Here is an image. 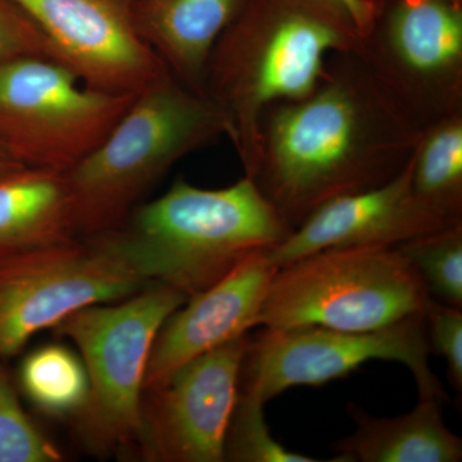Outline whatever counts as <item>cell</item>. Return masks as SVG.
I'll list each match as a JSON object with an SVG mask.
<instances>
[{
  "label": "cell",
  "mask_w": 462,
  "mask_h": 462,
  "mask_svg": "<svg viewBox=\"0 0 462 462\" xmlns=\"http://www.w3.org/2000/svg\"><path fill=\"white\" fill-rule=\"evenodd\" d=\"M291 229L245 176L220 189L184 179L160 199L96 238L145 282H161L189 300L249 254L270 251Z\"/></svg>",
  "instance_id": "3957f363"
},
{
  "label": "cell",
  "mask_w": 462,
  "mask_h": 462,
  "mask_svg": "<svg viewBox=\"0 0 462 462\" xmlns=\"http://www.w3.org/2000/svg\"><path fill=\"white\" fill-rule=\"evenodd\" d=\"M23 57L54 58L38 26L16 5L0 0V66Z\"/></svg>",
  "instance_id": "cb8c5ba5"
},
{
  "label": "cell",
  "mask_w": 462,
  "mask_h": 462,
  "mask_svg": "<svg viewBox=\"0 0 462 462\" xmlns=\"http://www.w3.org/2000/svg\"><path fill=\"white\" fill-rule=\"evenodd\" d=\"M354 51L422 129L462 112V3L383 0Z\"/></svg>",
  "instance_id": "30bf717a"
},
{
  "label": "cell",
  "mask_w": 462,
  "mask_h": 462,
  "mask_svg": "<svg viewBox=\"0 0 462 462\" xmlns=\"http://www.w3.org/2000/svg\"><path fill=\"white\" fill-rule=\"evenodd\" d=\"M227 135L221 109L169 71L139 91L111 132L65 171L78 236L120 226L136 200L182 157Z\"/></svg>",
  "instance_id": "277c9868"
},
{
  "label": "cell",
  "mask_w": 462,
  "mask_h": 462,
  "mask_svg": "<svg viewBox=\"0 0 462 462\" xmlns=\"http://www.w3.org/2000/svg\"><path fill=\"white\" fill-rule=\"evenodd\" d=\"M351 14L360 35L369 32L382 7V0H339Z\"/></svg>",
  "instance_id": "d4e9b609"
},
{
  "label": "cell",
  "mask_w": 462,
  "mask_h": 462,
  "mask_svg": "<svg viewBox=\"0 0 462 462\" xmlns=\"http://www.w3.org/2000/svg\"><path fill=\"white\" fill-rule=\"evenodd\" d=\"M462 224V223H460ZM413 193L411 158L393 179L372 189L324 203L305 218L269 256L278 269L329 248L397 247L452 226Z\"/></svg>",
  "instance_id": "4fadbf2b"
},
{
  "label": "cell",
  "mask_w": 462,
  "mask_h": 462,
  "mask_svg": "<svg viewBox=\"0 0 462 462\" xmlns=\"http://www.w3.org/2000/svg\"><path fill=\"white\" fill-rule=\"evenodd\" d=\"M424 312L369 331L321 327L263 328L249 337L239 392L266 403L294 387H320L373 360L396 361L411 372L419 397L446 401L430 366Z\"/></svg>",
  "instance_id": "ba28073f"
},
{
  "label": "cell",
  "mask_w": 462,
  "mask_h": 462,
  "mask_svg": "<svg viewBox=\"0 0 462 462\" xmlns=\"http://www.w3.org/2000/svg\"><path fill=\"white\" fill-rule=\"evenodd\" d=\"M248 334L199 356L144 391L132 451L151 462H223Z\"/></svg>",
  "instance_id": "8fae6325"
},
{
  "label": "cell",
  "mask_w": 462,
  "mask_h": 462,
  "mask_svg": "<svg viewBox=\"0 0 462 462\" xmlns=\"http://www.w3.org/2000/svg\"><path fill=\"white\" fill-rule=\"evenodd\" d=\"M442 400L419 397L415 409L396 418H376L348 403L356 424L334 445L342 462H460L462 440L443 420Z\"/></svg>",
  "instance_id": "2e32d148"
},
{
  "label": "cell",
  "mask_w": 462,
  "mask_h": 462,
  "mask_svg": "<svg viewBox=\"0 0 462 462\" xmlns=\"http://www.w3.org/2000/svg\"><path fill=\"white\" fill-rule=\"evenodd\" d=\"M180 291L149 282L133 296L84 307L53 329L81 354L89 396L78 430L94 452L132 448L141 430L149 356L161 328L187 302Z\"/></svg>",
  "instance_id": "8992f818"
},
{
  "label": "cell",
  "mask_w": 462,
  "mask_h": 462,
  "mask_svg": "<svg viewBox=\"0 0 462 462\" xmlns=\"http://www.w3.org/2000/svg\"><path fill=\"white\" fill-rule=\"evenodd\" d=\"M38 26L54 58L81 80L136 94L167 72L142 41L123 0H9Z\"/></svg>",
  "instance_id": "7c38bea8"
},
{
  "label": "cell",
  "mask_w": 462,
  "mask_h": 462,
  "mask_svg": "<svg viewBox=\"0 0 462 462\" xmlns=\"http://www.w3.org/2000/svg\"><path fill=\"white\" fill-rule=\"evenodd\" d=\"M454 2L462 3V0H454Z\"/></svg>",
  "instance_id": "4316f807"
},
{
  "label": "cell",
  "mask_w": 462,
  "mask_h": 462,
  "mask_svg": "<svg viewBox=\"0 0 462 462\" xmlns=\"http://www.w3.org/2000/svg\"><path fill=\"white\" fill-rule=\"evenodd\" d=\"M23 167L26 166L21 163L20 161H17L16 158L0 145V178L16 171V170L23 169Z\"/></svg>",
  "instance_id": "484cf974"
},
{
  "label": "cell",
  "mask_w": 462,
  "mask_h": 462,
  "mask_svg": "<svg viewBox=\"0 0 462 462\" xmlns=\"http://www.w3.org/2000/svg\"><path fill=\"white\" fill-rule=\"evenodd\" d=\"M413 193L452 224L462 223V112L422 130L411 157Z\"/></svg>",
  "instance_id": "ac0fdd59"
},
{
  "label": "cell",
  "mask_w": 462,
  "mask_h": 462,
  "mask_svg": "<svg viewBox=\"0 0 462 462\" xmlns=\"http://www.w3.org/2000/svg\"><path fill=\"white\" fill-rule=\"evenodd\" d=\"M421 276L428 293L445 305L462 307V224L397 245Z\"/></svg>",
  "instance_id": "ffe728a7"
},
{
  "label": "cell",
  "mask_w": 462,
  "mask_h": 462,
  "mask_svg": "<svg viewBox=\"0 0 462 462\" xmlns=\"http://www.w3.org/2000/svg\"><path fill=\"white\" fill-rule=\"evenodd\" d=\"M360 38L339 0H245L212 50L203 87L225 116L245 175L264 114L310 96L331 54L355 51Z\"/></svg>",
  "instance_id": "7a4b0ae2"
},
{
  "label": "cell",
  "mask_w": 462,
  "mask_h": 462,
  "mask_svg": "<svg viewBox=\"0 0 462 462\" xmlns=\"http://www.w3.org/2000/svg\"><path fill=\"white\" fill-rule=\"evenodd\" d=\"M62 452L23 410L0 363V462H60Z\"/></svg>",
  "instance_id": "7402d4cb"
},
{
  "label": "cell",
  "mask_w": 462,
  "mask_h": 462,
  "mask_svg": "<svg viewBox=\"0 0 462 462\" xmlns=\"http://www.w3.org/2000/svg\"><path fill=\"white\" fill-rule=\"evenodd\" d=\"M430 298L397 247L322 249L278 269L257 325L375 330L421 314Z\"/></svg>",
  "instance_id": "5b68a950"
},
{
  "label": "cell",
  "mask_w": 462,
  "mask_h": 462,
  "mask_svg": "<svg viewBox=\"0 0 462 462\" xmlns=\"http://www.w3.org/2000/svg\"><path fill=\"white\" fill-rule=\"evenodd\" d=\"M148 284L96 238L3 249L0 361L79 310L124 300Z\"/></svg>",
  "instance_id": "9c48e42d"
},
{
  "label": "cell",
  "mask_w": 462,
  "mask_h": 462,
  "mask_svg": "<svg viewBox=\"0 0 462 462\" xmlns=\"http://www.w3.org/2000/svg\"><path fill=\"white\" fill-rule=\"evenodd\" d=\"M78 236L65 171L23 167L0 178V251Z\"/></svg>",
  "instance_id": "e0dca14e"
},
{
  "label": "cell",
  "mask_w": 462,
  "mask_h": 462,
  "mask_svg": "<svg viewBox=\"0 0 462 462\" xmlns=\"http://www.w3.org/2000/svg\"><path fill=\"white\" fill-rule=\"evenodd\" d=\"M18 383L30 402L51 416H78L89 396L83 360L65 346L48 345L27 355Z\"/></svg>",
  "instance_id": "d6986e66"
},
{
  "label": "cell",
  "mask_w": 462,
  "mask_h": 462,
  "mask_svg": "<svg viewBox=\"0 0 462 462\" xmlns=\"http://www.w3.org/2000/svg\"><path fill=\"white\" fill-rule=\"evenodd\" d=\"M263 401L239 392L225 438L224 461L318 462L311 456L289 451L273 437Z\"/></svg>",
  "instance_id": "44dd1931"
},
{
  "label": "cell",
  "mask_w": 462,
  "mask_h": 462,
  "mask_svg": "<svg viewBox=\"0 0 462 462\" xmlns=\"http://www.w3.org/2000/svg\"><path fill=\"white\" fill-rule=\"evenodd\" d=\"M422 130L354 51H338L310 96L264 114L245 176L294 229L324 203L393 179Z\"/></svg>",
  "instance_id": "6da1fadb"
},
{
  "label": "cell",
  "mask_w": 462,
  "mask_h": 462,
  "mask_svg": "<svg viewBox=\"0 0 462 462\" xmlns=\"http://www.w3.org/2000/svg\"><path fill=\"white\" fill-rule=\"evenodd\" d=\"M276 272L269 251L254 252L170 315L149 356L144 391L166 382L199 356L256 327Z\"/></svg>",
  "instance_id": "5bb4252c"
},
{
  "label": "cell",
  "mask_w": 462,
  "mask_h": 462,
  "mask_svg": "<svg viewBox=\"0 0 462 462\" xmlns=\"http://www.w3.org/2000/svg\"><path fill=\"white\" fill-rule=\"evenodd\" d=\"M425 329L430 352L445 360L449 383L462 392V311L430 298L424 309Z\"/></svg>",
  "instance_id": "603a6c76"
},
{
  "label": "cell",
  "mask_w": 462,
  "mask_h": 462,
  "mask_svg": "<svg viewBox=\"0 0 462 462\" xmlns=\"http://www.w3.org/2000/svg\"><path fill=\"white\" fill-rule=\"evenodd\" d=\"M136 94L90 87L54 58H17L0 66V145L25 166L67 171L106 138Z\"/></svg>",
  "instance_id": "52a82bcc"
},
{
  "label": "cell",
  "mask_w": 462,
  "mask_h": 462,
  "mask_svg": "<svg viewBox=\"0 0 462 462\" xmlns=\"http://www.w3.org/2000/svg\"><path fill=\"white\" fill-rule=\"evenodd\" d=\"M143 42L182 85L203 94L216 42L245 0H123Z\"/></svg>",
  "instance_id": "9a60e30c"
}]
</instances>
